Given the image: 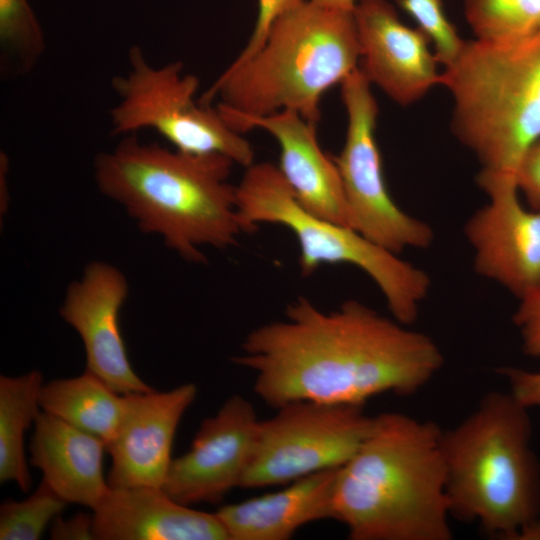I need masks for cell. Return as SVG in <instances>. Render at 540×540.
Wrapping results in <instances>:
<instances>
[{
    "label": "cell",
    "instance_id": "cell-26",
    "mask_svg": "<svg viewBox=\"0 0 540 540\" xmlns=\"http://www.w3.org/2000/svg\"><path fill=\"white\" fill-rule=\"evenodd\" d=\"M306 0H258V14L253 32L240 54L231 63L238 65L253 56L264 43L273 23L284 13Z\"/></svg>",
    "mask_w": 540,
    "mask_h": 540
},
{
    "label": "cell",
    "instance_id": "cell-29",
    "mask_svg": "<svg viewBox=\"0 0 540 540\" xmlns=\"http://www.w3.org/2000/svg\"><path fill=\"white\" fill-rule=\"evenodd\" d=\"M507 379L511 395L527 409L540 407V371H527L515 367L500 369Z\"/></svg>",
    "mask_w": 540,
    "mask_h": 540
},
{
    "label": "cell",
    "instance_id": "cell-8",
    "mask_svg": "<svg viewBox=\"0 0 540 540\" xmlns=\"http://www.w3.org/2000/svg\"><path fill=\"white\" fill-rule=\"evenodd\" d=\"M129 69L114 77L118 101L110 111L112 132L133 135L150 129L179 151L220 154L245 168L254 163V150L217 107L196 98L199 80L184 72L180 61L151 64L138 46L129 51Z\"/></svg>",
    "mask_w": 540,
    "mask_h": 540
},
{
    "label": "cell",
    "instance_id": "cell-9",
    "mask_svg": "<svg viewBox=\"0 0 540 540\" xmlns=\"http://www.w3.org/2000/svg\"><path fill=\"white\" fill-rule=\"evenodd\" d=\"M364 405L295 401L260 421L255 451L240 488L289 484L339 468L368 435L373 417Z\"/></svg>",
    "mask_w": 540,
    "mask_h": 540
},
{
    "label": "cell",
    "instance_id": "cell-1",
    "mask_svg": "<svg viewBox=\"0 0 540 540\" xmlns=\"http://www.w3.org/2000/svg\"><path fill=\"white\" fill-rule=\"evenodd\" d=\"M285 318L248 333L233 361L255 373L254 393L275 409L295 401L364 405L376 395H411L441 369L427 334L357 300L323 311L299 296Z\"/></svg>",
    "mask_w": 540,
    "mask_h": 540
},
{
    "label": "cell",
    "instance_id": "cell-18",
    "mask_svg": "<svg viewBox=\"0 0 540 540\" xmlns=\"http://www.w3.org/2000/svg\"><path fill=\"white\" fill-rule=\"evenodd\" d=\"M107 444L40 411L30 442V462L65 502L93 510L109 490L103 459Z\"/></svg>",
    "mask_w": 540,
    "mask_h": 540
},
{
    "label": "cell",
    "instance_id": "cell-15",
    "mask_svg": "<svg viewBox=\"0 0 540 540\" xmlns=\"http://www.w3.org/2000/svg\"><path fill=\"white\" fill-rule=\"evenodd\" d=\"M197 393L195 384L185 383L168 391L123 395L121 421L107 447L110 488L163 486L177 427Z\"/></svg>",
    "mask_w": 540,
    "mask_h": 540
},
{
    "label": "cell",
    "instance_id": "cell-2",
    "mask_svg": "<svg viewBox=\"0 0 540 540\" xmlns=\"http://www.w3.org/2000/svg\"><path fill=\"white\" fill-rule=\"evenodd\" d=\"M442 430L398 412L381 413L338 469L333 519L351 540H450Z\"/></svg>",
    "mask_w": 540,
    "mask_h": 540
},
{
    "label": "cell",
    "instance_id": "cell-3",
    "mask_svg": "<svg viewBox=\"0 0 540 540\" xmlns=\"http://www.w3.org/2000/svg\"><path fill=\"white\" fill-rule=\"evenodd\" d=\"M235 164L220 154H191L126 135L94 162L99 190L121 204L141 231L161 236L188 261L206 262L200 250L234 245L246 233L228 182Z\"/></svg>",
    "mask_w": 540,
    "mask_h": 540
},
{
    "label": "cell",
    "instance_id": "cell-23",
    "mask_svg": "<svg viewBox=\"0 0 540 540\" xmlns=\"http://www.w3.org/2000/svg\"><path fill=\"white\" fill-rule=\"evenodd\" d=\"M68 503L42 480L21 501L8 499L0 506L1 540H38Z\"/></svg>",
    "mask_w": 540,
    "mask_h": 540
},
{
    "label": "cell",
    "instance_id": "cell-13",
    "mask_svg": "<svg viewBox=\"0 0 540 540\" xmlns=\"http://www.w3.org/2000/svg\"><path fill=\"white\" fill-rule=\"evenodd\" d=\"M128 294L124 275L104 262L87 265L71 283L60 315L84 345L86 369L118 394L154 390L133 370L119 327V312Z\"/></svg>",
    "mask_w": 540,
    "mask_h": 540
},
{
    "label": "cell",
    "instance_id": "cell-6",
    "mask_svg": "<svg viewBox=\"0 0 540 540\" xmlns=\"http://www.w3.org/2000/svg\"><path fill=\"white\" fill-rule=\"evenodd\" d=\"M452 129L484 172L515 176L540 139V31L515 42L465 41L440 74Z\"/></svg>",
    "mask_w": 540,
    "mask_h": 540
},
{
    "label": "cell",
    "instance_id": "cell-10",
    "mask_svg": "<svg viewBox=\"0 0 540 540\" xmlns=\"http://www.w3.org/2000/svg\"><path fill=\"white\" fill-rule=\"evenodd\" d=\"M340 85L347 130L334 160L351 227L396 254L430 247L435 237L432 227L403 211L387 189L375 137L378 105L371 83L358 67Z\"/></svg>",
    "mask_w": 540,
    "mask_h": 540
},
{
    "label": "cell",
    "instance_id": "cell-21",
    "mask_svg": "<svg viewBox=\"0 0 540 540\" xmlns=\"http://www.w3.org/2000/svg\"><path fill=\"white\" fill-rule=\"evenodd\" d=\"M42 373L0 377V482H15L23 492L32 485L24 435L40 413Z\"/></svg>",
    "mask_w": 540,
    "mask_h": 540
},
{
    "label": "cell",
    "instance_id": "cell-27",
    "mask_svg": "<svg viewBox=\"0 0 540 540\" xmlns=\"http://www.w3.org/2000/svg\"><path fill=\"white\" fill-rule=\"evenodd\" d=\"M513 322L519 330L523 351L529 356L540 357V283L519 299Z\"/></svg>",
    "mask_w": 540,
    "mask_h": 540
},
{
    "label": "cell",
    "instance_id": "cell-4",
    "mask_svg": "<svg viewBox=\"0 0 540 540\" xmlns=\"http://www.w3.org/2000/svg\"><path fill=\"white\" fill-rule=\"evenodd\" d=\"M360 47L353 11L306 0L271 26L259 50L229 65L199 97L227 123L280 111L318 124L322 96L359 67Z\"/></svg>",
    "mask_w": 540,
    "mask_h": 540
},
{
    "label": "cell",
    "instance_id": "cell-12",
    "mask_svg": "<svg viewBox=\"0 0 540 540\" xmlns=\"http://www.w3.org/2000/svg\"><path fill=\"white\" fill-rule=\"evenodd\" d=\"M260 420L242 395L229 397L215 415L204 419L189 450L173 458L163 490L185 505L220 503L251 463Z\"/></svg>",
    "mask_w": 540,
    "mask_h": 540
},
{
    "label": "cell",
    "instance_id": "cell-22",
    "mask_svg": "<svg viewBox=\"0 0 540 540\" xmlns=\"http://www.w3.org/2000/svg\"><path fill=\"white\" fill-rule=\"evenodd\" d=\"M476 39L515 42L540 31V0H463Z\"/></svg>",
    "mask_w": 540,
    "mask_h": 540
},
{
    "label": "cell",
    "instance_id": "cell-24",
    "mask_svg": "<svg viewBox=\"0 0 540 540\" xmlns=\"http://www.w3.org/2000/svg\"><path fill=\"white\" fill-rule=\"evenodd\" d=\"M0 41L22 69H29L44 52V34L28 0H0Z\"/></svg>",
    "mask_w": 540,
    "mask_h": 540
},
{
    "label": "cell",
    "instance_id": "cell-11",
    "mask_svg": "<svg viewBox=\"0 0 540 540\" xmlns=\"http://www.w3.org/2000/svg\"><path fill=\"white\" fill-rule=\"evenodd\" d=\"M488 202L466 221L475 272L518 299L540 283V210L519 198L515 176L480 171Z\"/></svg>",
    "mask_w": 540,
    "mask_h": 540
},
{
    "label": "cell",
    "instance_id": "cell-14",
    "mask_svg": "<svg viewBox=\"0 0 540 540\" xmlns=\"http://www.w3.org/2000/svg\"><path fill=\"white\" fill-rule=\"evenodd\" d=\"M359 69L371 85L402 106L440 83L439 63L420 28L406 26L387 0H357L354 11Z\"/></svg>",
    "mask_w": 540,
    "mask_h": 540
},
{
    "label": "cell",
    "instance_id": "cell-31",
    "mask_svg": "<svg viewBox=\"0 0 540 540\" xmlns=\"http://www.w3.org/2000/svg\"><path fill=\"white\" fill-rule=\"evenodd\" d=\"M312 2L339 10L354 11L357 0H311Z\"/></svg>",
    "mask_w": 540,
    "mask_h": 540
},
{
    "label": "cell",
    "instance_id": "cell-16",
    "mask_svg": "<svg viewBox=\"0 0 540 540\" xmlns=\"http://www.w3.org/2000/svg\"><path fill=\"white\" fill-rule=\"evenodd\" d=\"M228 124L243 135L255 128L271 134L280 146L278 167L298 202L319 217L351 227L340 174L319 144L317 124L289 110Z\"/></svg>",
    "mask_w": 540,
    "mask_h": 540
},
{
    "label": "cell",
    "instance_id": "cell-25",
    "mask_svg": "<svg viewBox=\"0 0 540 540\" xmlns=\"http://www.w3.org/2000/svg\"><path fill=\"white\" fill-rule=\"evenodd\" d=\"M430 39L440 64H451L462 50V40L456 28L449 22L442 0H396Z\"/></svg>",
    "mask_w": 540,
    "mask_h": 540
},
{
    "label": "cell",
    "instance_id": "cell-19",
    "mask_svg": "<svg viewBox=\"0 0 540 540\" xmlns=\"http://www.w3.org/2000/svg\"><path fill=\"white\" fill-rule=\"evenodd\" d=\"M339 468L313 473L281 490L220 506L215 512L229 540H287L304 525L333 519Z\"/></svg>",
    "mask_w": 540,
    "mask_h": 540
},
{
    "label": "cell",
    "instance_id": "cell-5",
    "mask_svg": "<svg viewBox=\"0 0 540 540\" xmlns=\"http://www.w3.org/2000/svg\"><path fill=\"white\" fill-rule=\"evenodd\" d=\"M527 410L510 392H491L442 432L451 516L502 539L525 536L540 516V467Z\"/></svg>",
    "mask_w": 540,
    "mask_h": 540
},
{
    "label": "cell",
    "instance_id": "cell-28",
    "mask_svg": "<svg viewBox=\"0 0 540 540\" xmlns=\"http://www.w3.org/2000/svg\"><path fill=\"white\" fill-rule=\"evenodd\" d=\"M516 183L529 205L540 210V139L522 158L515 174Z\"/></svg>",
    "mask_w": 540,
    "mask_h": 540
},
{
    "label": "cell",
    "instance_id": "cell-30",
    "mask_svg": "<svg viewBox=\"0 0 540 540\" xmlns=\"http://www.w3.org/2000/svg\"><path fill=\"white\" fill-rule=\"evenodd\" d=\"M50 538L54 540H91L93 515L78 513L69 518L58 515L51 523Z\"/></svg>",
    "mask_w": 540,
    "mask_h": 540
},
{
    "label": "cell",
    "instance_id": "cell-7",
    "mask_svg": "<svg viewBox=\"0 0 540 540\" xmlns=\"http://www.w3.org/2000/svg\"><path fill=\"white\" fill-rule=\"evenodd\" d=\"M237 210L247 232L259 223L290 229L300 247L301 274L324 264H350L366 273L381 291L391 316L410 326L431 288L429 275L357 230L319 217L296 199L279 167L253 163L236 186Z\"/></svg>",
    "mask_w": 540,
    "mask_h": 540
},
{
    "label": "cell",
    "instance_id": "cell-20",
    "mask_svg": "<svg viewBox=\"0 0 540 540\" xmlns=\"http://www.w3.org/2000/svg\"><path fill=\"white\" fill-rule=\"evenodd\" d=\"M42 411L103 440L107 447L116 435L123 413V395L85 370L79 376L43 384Z\"/></svg>",
    "mask_w": 540,
    "mask_h": 540
},
{
    "label": "cell",
    "instance_id": "cell-17",
    "mask_svg": "<svg viewBox=\"0 0 540 540\" xmlns=\"http://www.w3.org/2000/svg\"><path fill=\"white\" fill-rule=\"evenodd\" d=\"M92 511L97 540H229L215 512L179 503L162 487L109 488Z\"/></svg>",
    "mask_w": 540,
    "mask_h": 540
}]
</instances>
